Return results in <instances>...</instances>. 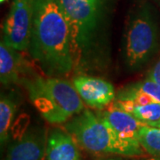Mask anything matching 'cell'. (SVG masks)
Here are the masks:
<instances>
[{"label": "cell", "mask_w": 160, "mask_h": 160, "mask_svg": "<svg viewBox=\"0 0 160 160\" xmlns=\"http://www.w3.org/2000/svg\"><path fill=\"white\" fill-rule=\"evenodd\" d=\"M28 51L46 77H65L75 66L69 21L61 0H33Z\"/></svg>", "instance_id": "cell-1"}, {"label": "cell", "mask_w": 160, "mask_h": 160, "mask_svg": "<svg viewBox=\"0 0 160 160\" xmlns=\"http://www.w3.org/2000/svg\"><path fill=\"white\" fill-rule=\"evenodd\" d=\"M32 104L45 119L63 124L84 110V103L73 83L56 77H38L24 82Z\"/></svg>", "instance_id": "cell-2"}, {"label": "cell", "mask_w": 160, "mask_h": 160, "mask_svg": "<svg viewBox=\"0 0 160 160\" xmlns=\"http://www.w3.org/2000/svg\"><path fill=\"white\" fill-rule=\"evenodd\" d=\"M65 129L78 144L91 153L125 157H137L143 154L144 149L140 143L120 137L106 120L88 109H84L68 121Z\"/></svg>", "instance_id": "cell-3"}, {"label": "cell", "mask_w": 160, "mask_h": 160, "mask_svg": "<svg viewBox=\"0 0 160 160\" xmlns=\"http://www.w3.org/2000/svg\"><path fill=\"white\" fill-rule=\"evenodd\" d=\"M158 46V29L146 7L138 8L126 23L124 36V57L126 66L137 70L149 62Z\"/></svg>", "instance_id": "cell-4"}, {"label": "cell", "mask_w": 160, "mask_h": 160, "mask_svg": "<svg viewBox=\"0 0 160 160\" xmlns=\"http://www.w3.org/2000/svg\"><path fill=\"white\" fill-rule=\"evenodd\" d=\"M69 21L75 62H82L95 45L102 10L86 0H61Z\"/></svg>", "instance_id": "cell-5"}, {"label": "cell", "mask_w": 160, "mask_h": 160, "mask_svg": "<svg viewBox=\"0 0 160 160\" xmlns=\"http://www.w3.org/2000/svg\"><path fill=\"white\" fill-rule=\"evenodd\" d=\"M33 22V0H12L4 23V41L20 52L29 49Z\"/></svg>", "instance_id": "cell-6"}, {"label": "cell", "mask_w": 160, "mask_h": 160, "mask_svg": "<svg viewBox=\"0 0 160 160\" xmlns=\"http://www.w3.org/2000/svg\"><path fill=\"white\" fill-rule=\"evenodd\" d=\"M73 85L83 102L92 108L103 109L115 99L113 86L102 78L79 76L73 79Z\"/></svg>", "instance_id": "cell-7"}, {"label": "cell", "mask_w": 160, "mask_h": 160, "mask_svg": "<svg viewBox=\"0 0 160 160\" xmlns=\"http://www.w3.org/2000/svg\"><path fill=\"white\" fill-rule=\"evenodd\" d=\"M29 67L20 51L8 46L3 40L0 44V79L5 86L26 81Z\"/></svg>", "instance_id": "cell-8"}, {"label": "cell", "mask_w": 160, "mask_h": 160, "mask_svg": "<svg viewBox=\"0 0 160 160\" xmlns=\"http://www.w3.org/2000/svg\"><path fill=\"white\" fill-rule=\"evenodd\" d=\"M45 150L44 134L38 129H31L9 147L6 160H40Z\"/></svg>", "instance_id": "cell-9"}, {"label": "cell", "mask_w": 160, "mask_h": 160, "mask_svg": "<svg viewBox=\"0 0 160 160\" xmlns=\"http://www.w3.org/2000/svg\"><path fill=\"white\" fill-rule=\"evenodd\" d=\"M100 116L109 123L120 137L132 142H139V132L144 124L131 113L112 104Z\"/></svg>", "instance_id": "cell-10"}, {"label": "cell", "mask_w": 160, "mask_h": 160, "mask_svg": "<svg viewBox=\"0 0 160 160\" xmlns=\"http://www.w3.org/2000/svg\"><path fill=\"white\" fill-rule=\"evenodd\" d=\"M47 160H78V151L73 136L68 132L52 130L46 142Z\"/></svg>", "instance_id": "cell-11"}, {"label": "cell", "mask_w": 160, "mask_h": 160, "mask_svg": "<svg viewBox=\"0 0 160 160\" xmlns=\"http://www.w3.org/2000/svg\"><path fill=\"white\" fill-rule=\"evenodd\" d=\"M115 105L131 113L144 125L159 127L160 102L149 103L145 105Z\"/></svg>", "instance_id": "cell-12"}, {"label": "cell", "mask_w": 160, "mask_h": 160, "mask_svg": "<svg viewBox=\"0 0 160 160\" xmlns=\"http://www.w3.org/2000/svg\"><path fill=\"white\" fill-rule=\"evenodd\" d=\"M18 106L17 100L11 94H2L0 100V139L1 143L6 142L9 130Z\"/></svg>", "instance_id": "cell-13"}, {"label": "cell", "mask_w": 160, "mask_h": 160, "mask_svg": "<svg viewBox=\"0 0 160 160\" xmlns=\"http://www.w3.org/2000/svg\"><path fill=\"white\" fill-rule=\"evenodd\" d=\"M138 140L146 152L160 157V127L143 125L141 127Z\"/></svg>", "instance_id": "cell-14"}, {"label": "cell", "mask_w": 160, "mask_h": 160, "mask_svg": "<svg viewBox=\"0 0 160 160\" xmlns=\"http://www.w3.org/2000/svg\"><path fill=\"white\" fill-rule=\"evenodd\" d=\"M149 78L150 79L155 81L156 83H158V85H160V60L156 63L154 68L151 69Z\"/></svg>", "instance_id": "cell-15"}, {"label": "cell", "mask_w": 160, "mask_h": 160, "mask_svg": "<svg viewBox=\"0 0 160 160\" xmlns=\"http://www.w3.org/2000/svg\"><path fill=\"white\" fill-rule=\"evenodd\" d=\"M88 2H90L91 4H92L94 6H96L98 9L102 11V7L106 2V0H86Z\"/></svg>", "instance_id": "cell-16"}, {"label": "cell", "mask_w": 160, "mask_h": 160, "mask_svg": "<svg viewBox=\"0 0 160 160\" xmlns=\"http://www.w3.org/2000/svg\"><path fill=\"white\" fill-rule=\"evenodd\" d=\"M146 160H160L158 158H149V159H146Z\"/></svg>", "instance_id": "cell-17"}, {"label": "cell", "mask_w": 160, "mask_h": 160, "mask_svg": "<svg viewBox=\"0 0 160 160\" xmlns=\"http://www.w3.org/2000/svg\"><path fill=\"white\" fill-rule=\"evenodd\" d=\"M4 1H6V0H0V2H1V3H3Z\"/></svg>", "instance_id": "cell-18"}, {"label": "cell", "mask_w": 160, "mask_h": 160, "mask_svg": "<svg viewBox=\"0 0 160 160\" xmlns=\"http://www.w3.org/2000/svg\"><path fill=\"white\" fill-rule=\"evenodd\" d=\"M109 160H121V159H118H118H117V158H114V159H109Z\"/></svg>", "instance_id": "cell-19"}, {"label": "cell", "mask_w": 160, "mask_h": 160, "mask_svg": "<svg viewBox=\"0 0 160 160\" xmlns=\"http://www.w3.org/2000/svg\"><path fill=\"white\" fill-rule=\"evenodd\" d=\"M159 127H160V126H159Z\"/></svg>", "instance_id": "cell-20"}]
</instances>
